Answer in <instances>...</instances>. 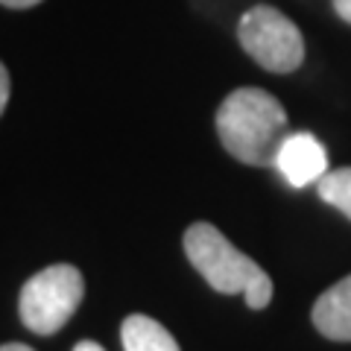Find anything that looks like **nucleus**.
I'll list each match as a JSON object with an SVG mask.
<instances>
[{"instance_id": "20e7f679", "label": "nucleus", "mask_w": 351, "mask_h": 351, "mask_svg": "<svg viewBox=\"0 0 351 351\" xmlns=\"http://www.w3.org/2000/svg\"><path fill=\"white\" fill-rule=\"evenodd\" d=\"M237 38L240 47L269 73H293L304 62V38L299 27L272 6H252L240 18Z\"/></svg>"}, {"instance_id": "0eeeda50", "label": "nucleus", "mask_w": 351, "mask_h": 351, "mask_svg": "<svg viewBox=\"0 0 351 351\" xmlns=\"http://www.w3.org/2000/svg\"><path fill=\"white\" fill-rule=\"evenodd\" d=\"M123 351H179V343L161 322L149 319L144 313H132L120 325Z\"/></svg>"}, {"instance_id": "39448f33", "label": "nucleus", "mask_w": 351, "mask_h": 351, "mask_svg": "<svg viewBox=\"0 0 351 351\" xmlns=\"http://www.w3.org/2000/svg\"><path fill=\"white\" fill-rule=\"evenodd\" d=\"M272 167L290 188H307V184H319L328 173V152L311 132H287L272 158Z\"/></svg>"}, {"instance_id": "ddd939ff", "label": "nucleus", "mask_w": 351, "mask_h": 351, "mask_svg": "<svg viewBox=\"0 0 351 351\" xmlns=\"http://www.w3.org/2000/svg\"><path fill=\"white\" fill-rule=\"evenodd\" d=\"M0 351H36V348L21 346V343H6V346H0Z\"/></svg>"}, {"instance_id": "f257e3e1", "label": "nucleus", "mask_w": 351, "mask_h": 351, "mask_svg": "<svg viewBox=\"0 0 351 351\" xmlns=\"http://www.w3.org/2000/svg\"><path fill=\"white\" fill-rule=\"evenodd\" d=\"M287 132V112L263 88H237L217 108L219 144L249 167H269Z\"/></svg>"}, {"instance_id": "423d86ee", "label": "nucleus", "mask_w": 351, "mask_h": 351, "mask_svg": "<svg viewBox=\"0 0 351 351\" xmlns=\"http://www.w3.org/2000/svg\"><path fill=\"white\" fill-rule=\"evenodd\" d=\"M316 331L337 343H351V276L328 287L313 304Z\"/></svg>"}, {"instance_id": "1a4fd4ad", "label": "nucleus", "mask_w": 351, "mask_h": 351, "mask_svg": "<svg viewBox=\"0 0 351 351\" xmlns=\"http://www.w3.org/2000/svg\"><path fill=\"white\" fill-rule=\"evenodd\" d=\"M9 91H12V82H9V71H6V64L0 62V114L6 112V103H9Z\"/></svg>"}, {"instance_id": "9d476101", "label": "nucleus", "mask_w": 351, "mask_h": 351, "mask_svg": "<svg viewBox=\"0 0 351 351\" xmlns=\"http://www.w3.org/2000/svg\"><path fill=\"white\" fill-rule=\"evenodd\" d=\"M334 9H337V15H339V18L351 24V0H334Z\"/></svg>"}, {"instance_id": "7ed1b4c3", "label": "nucleus", "mask_w": 351, "mask_h": 351, "mask_svg": "<svg viewBox=\"0 0 351 351\" xmlns=\"http://www.w3.org/2000/svg\"><path fill=\"white\" fill-rule=\"evenodd\" d=\"M82 295H85L82 272L71 267V263H53V267L36 272L21 287V299H18L21 322L32 334L50 337L71 322Z\"/></svg>"}, {"instance_id": "6e6552de", "label": "nucleus", "mask_w": 351, "mask_h": 351, "mask_svg": "<svg viewBox=\"0 0 351 351\" xmlns=\"http://www.w3.org/2000/svg\"><path fill=\"white\" fill-rule=\"evenodd\" d=\"M319 196L351 219V167L328 170L319 179Z\"/></svg>"}, {"instance_id": "f8f14e48", "label": "nucleus", "mask_w": 351, "mask_h": 351, "mask_svg": "<svg viewBox=\"0 0 351 351\" xmlns=\"http://www.w3.org/2000/svg\"><path fill=\"white\" fill-rule=\"evenodd\" d=\"M73 351H106L100 343H91V339H82V343H76Z\"/></svg>"}, {"instance_id": "f03ea898", "label": "nucleus", "mask_w": 351, "mask_h": 351, "mask_svg": "<svg viewBox=\"0 0 351 351\" xmlns=\"http://www.w3.org/2000/svg\"><path fill=\"white\" fill-rule=\"evenodd\" d=\"M184 255L193 269L217 293H243L252 311H263L272 302V278L249 255L232 246L223 232L211 223H193L182 237Z\"/></svg>"}, {"instance_id": "9b49d317", "label": "nucleus", "mask_w": 351, "mask_h": 351, "mask_svg": "<svg viewBox=\"0 0 351 351\" xmlns=\"http://www.w3.org/2000/svg\"><path fill=\"white\" fill-rule=\"evenodd\" d=\"M0 3L9 9H32V6H38L41 0H0Z\"/></svg>"}]
</instances>
